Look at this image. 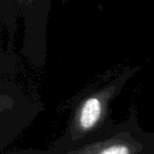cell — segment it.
Listing matches in <instances>:
<instances>
[{
    "mask_svg": "<svg viewBox=\"0 0 154 154\" xmlns=\"http://www.w3.org/2000/svg\"><path fill=\"white\" fill-rule=\"evenodd\" d=\"M135 72V69H129L118 73L78 95L66 131L52 148L62 154L96 138L109 129L114 124L112 105Z\"/></svg>",
    "mask_w": 154,
    "mask_h": 154,
    "instance_id": "cell-1",
    "label": "cell"
},
{
    "mask_svg": "<svg viewBox=\"0 0 154 154\" xmlns=\"http://www.w3.org/2000/svg\"><path fill=\"white\" fill-rule=\"evenodd\" d=\"M62 154H154V133L139 126L136 113L113 124L98 137Z\"/></svg>",
    "mask_w": 154,
    "mask_h": 154,
    "instance_id": "cell-2",
    "label": "cell"
},
{
    "mask_svg": "<svg viewBox=\"0 0 154 154\" xmlns=\"http://www.w3.org/2000/svg\"><path fill=\"white\" fill-rule=\"evenodd\" d=\"M35 103L26 94L13 82H5L0 86V114L28 107Z\"/></svg>",
    "mask_w": 154,
    "mask_h": 154,
    "instance_id": "cell-3",
    "label": "cell"
},
{
    "mask_svg": "<svg viewBox=\"0 0 154 154\" xmlns=\"http://www.w3.org/2000/svg\"><path fill=\"white\" fill-rule=\"evenodd\" d=\"M5 154H60V153L56 151V150H54L53 148H51V150H49V151H40V150H23V151H14V152H10V153H5Z\"/></svg>",
    "mask_w": 154,
    "mask_h": 154,
    "instance_id": "cell-4",
    "label": "cell"
}]
</instances>
